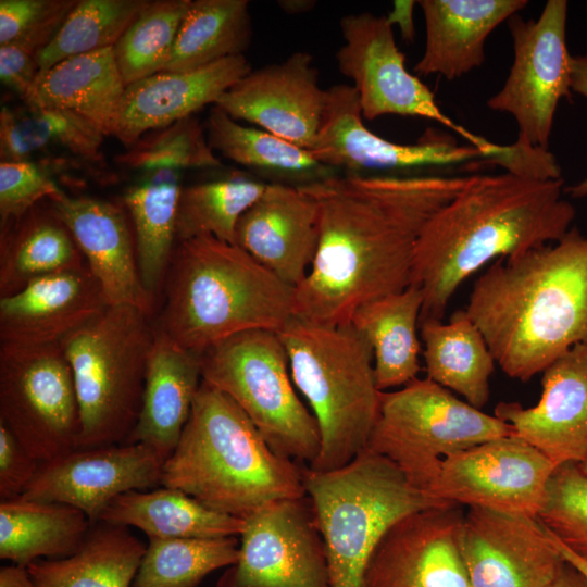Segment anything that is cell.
I'll list each match as a JSON object with an SVG mask.
<instances>
[{"instance_id":"obj_44","label":"cell","mask_w":587,"mask_h":587,"mask_svg":"<svg viewBox=\"0 0 587 587\" xmlns=\"http://www.w3.org/2000/svg\"><path fill=\"white\" fill-rule=\"evenodd\" d=\"M537 517L570 551L587 561V475L576 463L554 470Z\"/></svg>"},{"instance_id":"obj_42","label":"cell","mask_w":587,"mask_h":587,"mask_svg":"<svg viewBox=\"0 0 587 587\" xmlns=\"http://www.w3.org/2000/svg\"><path fill=\"white\" fill-rule=\"evenodd\" d=\"M148 0H78L54 38L37 53L39 73L116 41Z\"/></svg>"},{"instance_id":"obj_15","label":"cell","mask_w":587,"mask_h":587,"mask_svg":"<svg viewBox=\"0 0 587 587\" xmlns=\"http://www.w3.org/2000/svg\"><path fill=\"white\" fill-rule=\"evenodd\" d=\"M245 521L237 561L216 587H329L325 546L308 496L271 502Z\"/></svg>"},{"instance_id":"obj_11","label":"cell","mask_w":587,"mask_h":587,"mask_svg":"<svg viewBox=\"0 0 587 587\" xmlns=\"http://www.w3.org/2000/svg\"><path fill=\"white\" fill-rule=\"evenodd\" d=\"M0 422L40 464L78 449L79 405L61 344H0Z\"/></svg>"},{"instance_id":"obj_50","label":"cell","mask_w":587,"mask_h":587,"mask_svg":"<svg viewBox=\"0 0 587 587\" xmlns=\"http://www.w3.org/2000/svg\"><path fill=\"white\" fill-rule=\"evenodd\" d=\"M0 587H35V584L26 566L12 563L1 566Z\"/></svg>"},{"instance_id":"obj_55","label":"cell","mask_w":587,"mask_h":587,"mask_svg":"<svg viewBox=\"0 0 587 587\" xmlns=\"http://www.w3.org/2000/svg\"><path fill=\"white\" fill-rule=\"evenodd\" d=\"M564 192L575 199L587 197V177L575 185L564 187Z\"/></svg>"},{"instance_id":"obj_45","label":"cell","mask_w":587,"mask_h":587,"mask_svg":"<svg viewBox=\"0 0 587 587\" xmlns=\"http://www.w3.org/2000/svg\"><path fill=\"white\" fill-rule=\"evenodd\" d=\"M78 0H0V46L38 53L54 38Z\"/></svg>"},{"instance_id":"obj_9","label":"cell","mask_w":587,"mask_h":587,"mask_svg":"<svg viewBox=\"0 0 587 587\" xmlns=\"http://www.w3.org/2000/svg\"><path fill=\"white\" fill-rule=\"evenodd\" d=\"M202 380L230 397L279 457L310 466L321 448L314 415L296 392L277 332L234 335L201 355Z\"/></svg>"},{"instance_id":"obj_29","label":"cell","mask_w":587,"mask_h":587,"mask_svg":"<svg viewBox=\"0 0 587 587\" xmlns=\"http://www.w3.org/2000/svg\"><path fill=\"white\" fill-rule=\"evenodd\" d=\"M422 307V289L411 284L400 292L364 303L351 317L350 323L372 347L380 391L407 385L421 371L417 328Z\"/></svg>"},{"instance_id":"obj_7","label":"cell","mask_w":587,"mask_h":587,"mask_svg":"<svg viewBox=\"0 0 587 587\" xmlns=\"http://www.w3.org/2000/svg\"><path fill=\"white\" fill-rule=\"evenodd\" d=\"M303 477L325 546L329 587H365L373 552L394 523L450 504L413 488L389 460L367 449L336 470L304 466Z\"/></svg>"},{"instance_id":"obj_12","label":"cell","mask_w":587,"mask_h":587,"mask_svg":"<svg viewBox=\"0 0 587 587\" xmlns=\"http://www.w3.org/2000/svg\"><path fill=\"white\" fill-rule=\"evenodd\" d=\"M344 43L336 52L339 72L350 80L365 120L387 114L428 118L494 157L496 163L504 145L494 143L454 123L436 102L434 92L405 67L386 16L371 12L350 13L339 22Z\"/></svg>"},{"instance_id":"obj_35","label":"cell","mask_w":587,"mask_h":587,"mask_svg":"<svg viewBox=\"0 0 587 587\" xmlns=\"http://www.w3.org/2000/svg\"><path fill=\"white\" fill-rule=\"evenodd\" d=\"M92 524L68 504L28 500L0 501V558L28 566L39 558L61 559L75 553Z\"/></svg>"},{"instance_id":"obj_48","label":"cell","mask_w":587,"mask_h":587,"mask_svg":"<svg viewBox=\"0 0 587 587\" xmlns=\"http://www.w3.org/2000/svg\"><path fill=\"white\" fill-rule=\"evenodd\" d=\"M39 72L35 51L14 43L0 46L1 83L22 100L30 92Z\"/></svg>"},{"instance_id":"obj_26","label":"cell","mask_w":587,"mask_h":587,"mask_svg":"<svg viewBox=\"0 0 587 587\" xmlns=\"http://www.w3.org/2000/svg\"><path fill=\"white\" fill-rule=\"evenodd\" d=\"M425 49L417 75L459 78L485 61V42L501 23L524 9L526 0H420Z\"/></svg>"},{"instance_id":"obj_2","label":"cell","mask_w":587,"mask_h":587,"mask_svg":"<svg viewBox=\"0 0 587 587\" xmlns=\"http://www.w3.org/2000/svg\"><path fill=\"white\" fill-rule=\"evenodd\" d=\"M563 192V178L473 174L429 220L416 243L411 284L423 292L419 325L442 321L459 286L489 261L560 240L576 215Z\"/></svg>"},{"instance_id":"obj_38","label":"cell","mask_w":587,"mask_h":587,"mask_svg":"<svg viewBox=\"0 0 587 587\" xmlns=\"http://www.w3.org/2000/svg\"><path fill=\"white\" fill-rule=\"evenodd\" d=\"M248 0H191L163 72H185L241 55L252 39Z\"/></svg>"},{"instance_id":"obj_1","label":"cell","mask_w":587,"mask_h":587,"mask_svg":"<svg viewBox=\"0 0 587 587\" xmlns=\"http://www.w3.org/2000/svg\"><path fill=\"white\" fill-rule=\"evenodd\" d=\"M472 176L337 174L301 186L317 203L320 237L295 315L349 324L364 303L404 290L423 229Z\"/></svg>"},{"instance_id":"obj_25","label":"cell","mask_w":587,"mask_h":587,"mask_svg":"<svg viewBox=\"0 0 587 587\" xmlns=\"http://www.w3.org/2000/svg\"><path fill=\"white\" fill-rule=\"evenodd\" d=\"M243 54L200 68L160 72L126 86L112 135L126 148L148 132L195 115L251 71Z\"/></svg>"},{"instance_id":"obj_8","label":"cell","mask_w":587,"mask_h":587,"mask_svg":"<svg viewBox=\"0 0 587 587\" xmlns=\"http://www.w3.org/2000/svg\"><path fill=\"white\" fill-rule=\"evenodd\" d=\"M154 339L150 315L118 304L61 341L79 405L78 449L126 444L140 414Z\"/></svg>"},{"instance_id":"obj_18","label":"cell","mask_w":587,"mask_h":587,"mask_svg":"<svg viewBox=\"0 0 587 587\" xmlns=\"http://www.w3.org/2000/svg\"><path fill=\"white\" fill-rule=\"evenodd\" d=\"M327 89L320 86L313 55L298 51L285 60L251 70L215 103L245 121L311 150L321 128Z\"/></svg>"},{"instance_id":"obj_39","label":"cell","mask_w":587,"mask_h":587,"mask_svg":"<svg viewBox=\"0 0 587 587\" xmlns=\"http://www.w3.org/2000/svg\"><path fill=\"white\" fill-rule=\"evenodd\" d=\"M267 183L233 173L220 179L182 187L176 242L210 235L235 245L238 221L260 198Z\"/></svg>"},{"instance_id":"obj_16","label":"cell","mask_w":587,"mask_h":587,"mask_svg":"<svg viewBox=\"0 0 587 587\" xmlns=\"http://www.w3.org/2000/svg\"><path fill=\"white\" fill-rule=\"evenodd\" d=\"M557 467L541 451L512 434L448 457L429 497L537 517Z\"/></svg>"},{"instance_id":"obj_3","label":"cell","mask_w":587,"mask_h":587,"mask_svg":"<svg viewBox=\"0 0 587 587\" xmlns=\"http://www.w3.org/2000/svg\"><path fill=\"white\" fill-rule=\"evenodd\" d=\"M465 310L509 377L542 373L587 342V236L571 227L554 245L498 259L476 279Z\"/></svg>"},{"instance_id":"obj_40","label":"cell","mask_w":587,"mask_h":587,"mask_svg":"<svg viewBox=\"0 0 587 587\" xmlns=\"http://www.w3.org/2000/svg\"><path fill=\"white\" fill-rule=\"evenodd\" d=\"M239 540L149 538L132 587H198L212 572L237 561Z\"/></svg>"},{"instance_id":"obj_23","label":"cell","mask_w":587,"mask_h":587,"mask_svg":"<svg viewBox=\"0 0 587 587\" xmlns=\"http://www.w3.org/2000/svg\"><path fill=\"white\" fill-rule=\"evenodd\" d=\"M319 237L315 199L301 186L267 183L238 221L235 245L296 288L314 261Z\"/></svg>"},{"instance_id":"obj_43","label":"cell","mask_w":587,"mask_h":587,"mask_svg":"<svg viewBox=\"0 0 587 587\" xmlns=\"http://www.w3.org/2000/svg\"><path fill=\"white\" fill-rule=\"evenodd\" d=\"M123 167L140 173L172 167L215 168L222 165L195 115L142 135L116 158Z\"/></svg>"},{"instance_id":"obj_5","label":"cell","mask_w":587,"mask_h":587,"mask_svg":"<svg viewBox=\"0 0 587 587\" xmlns=\"http://www.w3.org/2000/svg\"><path fill=\"white\" fill-rule=\"evenodd\" d=\"M303 469L277 455L239 405L202 380L161 486L246 520L271 502L307 496Z\"/></svg>"},{"instance_id":"obj_53","label":"cell","mask_w":587,"mask_h":587,"mask_svg":"<svg viewBox=\"0 0 587 587\" xmlns=\"http://www.w3.org/2000/svg\"><path fill=\"white\" fill-rule=\"evenodd\" d=\"M315 0H278L280 10L290 15L303 14L312 11L316 5Z\"/></svg>"},{"instance_id":"obj_32","label":"cell","mask_w":587,"mask_h":587,"mask_svg":"<svg viewBox=\"0 0 587 587\" xmlns=\"http://www.w3.org/2000/svg\"><path fill=\"white\" fill-rule=\"evenodd\" d=\"M204 129L213 151L270 178V183L305 186L340 174L310 150L255 126H245L215 105Z\"/></svg>"},{"instance_id":"obj_41","label":"cell","mask_w":587,"mask_h":587,"mask_svg":"<svg viewBox=\"0 0 587 587\" xmlns=\"http://www.w3.org/2000/svg\"><path fill=\"white\" fill-rule=\"evenodd\" d=\"M191 0L147 1L113 47L125 85L163 72Z\"/></svg>"},{"instance_id":"obj_22","label":"cell","mask_w":587,"mask_h":587,"mask_svg":"<svg viewBox=\"0 0 587 587\" xmlns=\"http://www.w3.org/2000/svg\"><path fill=\"white\" fill-rule=\"evenodd\" d=\"M71 232L109 305H132L152 315L155 301L141 282L136 245L124 210L102 199L68 196L47 199Z\"/></svg>"},{"instance_id":"obj_20","label":"cell","mask_w":587,"mask_h":587,"mask_svg":"<svg viewBox=\"0 0 587 587\" xmlns=\"http://www.w3.org/2000/svg\"><path fill=\"white\" fill-rule=\"evenodd\" d=\"M463 514L450 503L398 520L373 552L365 587H471L460 549Z\"/></svg>"},{"instance_id":"obj_46","label":"cell","mask_w":587,"mask_h":587,"mask_svg":"<svg viewBox=\"0 0 587 587\" xmlns=\"http://www.w3.org/2000/svg\"><path fill=\"white\" fill-rule=\"evenodd\" d=\"M62 163L52 160L0 162V227L61 191L52 170Z\"/></svg>"},{"instance_id":"obj_36","label":"cell","mask_w":587,"mask_h":587,"mask_svg":"<svg viewBox=\"0 0 587 587\" xmlns=\"http://www.w3.org/2000/svg\"><path fill=\"white\" fill-rule=\"evenodd\" d=\"M146 547L128 527L98 522L72 555L27 569L35 587H132Z\"/></svg>"},{"instance_id":"obj_30","label":"cell","mask_w":587,"mask_h":587,"mask_svg":"<svg viewBox=\"0 0 587 587\" xmlns=\"http://www.w3.org/2000/svg\"><path fill=\"white\" fill-rule=\"evenodd\" d=\"M0 230V297L20 291L42 275L87 265L47 200Z\"/></svg>"},{"instance_id":"obj_37","label":"cell","mask_w":587,"mask_h":587,"mask_svg":"<svg viewBox=\"0 0 587 587\" xmlns=\"http://www.w3.org/2000/svg\"><path fill=\"white\" fill-rule=\"evenodd\" d=\"M104 134L86 117L61 109L2 107L0 158L3 162L32 161L39 152L64 150L75 158L100 159Z\"/></svg>"},{"instance_id":"obj_21","label":"cell","mask_w":587,"mask_h":587,"mask_svg":"<svg viewBox=\"0 0 587 587\" xmlns=\"http://www.w3.org/2000/svg\"><path fill=\"white\" fill-rule=\"evenodd\" d=\"M537 404L499 402L494 415L508 423L557 466L587 457V342L564 352L542 372Z\"/></svg>"},{"instance_id":"obj_14","label":"cell","mask_w":587,"mask_h":587,"mask_svg":"<svg viewBox=\"0 0 587 587\" xmlns=\"http://www.w3.org/2000/svg\"><path fill=\"white\" fill-rule=\"evenodd\" d=\"M354 88L337 84L327 89L321 128L310 150L322 163L345 174L408 175L426 167L449 166L482 159L494 164L484 150L460 145L449 135L428 129L415 143H398L382 138L363 123Z\"/></svg>"},{"instance_id":"obj_24","label":"cell","mask_w":587,"mask_h":587,"mask_svg":"<svg viewBox=\"0 0 587 587\" xmlns=\"http://www.w3.org/2000/svg\"><path fill=\"white\" fill-rule=\"evenodd\" d=\"M107 305L87 265L42 275L0 297V344H61Z\"/></svg>"},{"instance_id":"obj_47","label":"cell","mask_w":587,"mask_h":587,"mask_svg":"<svg viewBox=\"0 0 587 587\" xmlns=\"http://www.w3.org/2000/svg\"><path fill=\"white\" fill-rule=\"evenodd\" d=\"M40 463L0 422V499L21 497L36 476Z\"/></svg>"},{"instance_id":"obj_54","label":"cell","mask_w":587,"mask_h":587,"mask_svg":"<svg viewBox=\"0 0 587 587\" xmlns=\"http://www.w3.org/2000/svg\"><path fill=\"white\" fill-rule=\"evenodd\" d=\"M548 530V529H547ZM555 547L560 551L563 559L575 566L577 570H579L586 577H587V561L580 559L576 554H574L572 551H570L563 544H561L549 530Z\"/></svg>"},{"instance_id":"obj_17","label":"cell","mask_w":587,"mask_h":587,"mask_svg":"<svg viewBox=\"0 0 587 587\" xmlns=\"http://www.w3.org/2000/svg\"><path fill=\"white\" fill-rule=\"evenodd\" d=\"M461 555L471 587H547L565 560L538 517L469 507Z\"/></svg>"},{"instance_id":"obj_33","label":"cell","mask_w":587,"mask_h":587,"mask_svg":"<svg viewBox=\"0 0 587 587\" xmlns=\"http://www.w3.org/2000/svg\"><path fill=\"white\" fill-rule=\"evenodd\" d=\"M419 327L426 377L480 410L489 399L496 361L466 310L453 312L448 323L428 320Z\"/></svg>"},{"instance_id":"obj_28","label":"cell","mask_w":587,"mask_h":587,"mask_svg":"<svg viewBox=\"0 0 587 587\" xmlns=\"http://www.w3.org/2000/svg\"><path fill=\"white\" fill-rule=\"evenodd\" d=\"M125 88L109 47L67 58L39 73L23 102L75 112L111 136Z\"/></svg>"},{"instance_id":"obj_52","label":"cell","mask_w":587,"mask_h":587,"mask_svg":"<svg viewBox=\"0 0 587 587\" xmlns=\"http://www.w3.org/2000/svg\"><path fill=\"white\" fill-rule=\"evenodd\" d=\"M547 587H587V577L565 561L561 571Z\"/></svg>"},{"instance_id":"obj_4","label":"cell","mask_w":587,"mask_h":587,"mask_svg":"<svg viewBox=\"0 0 587 587\" xmlns=\"http://www.w3.org/2000/svg\"><path fill=\"white\" fill-rule=\"evenodd\" d=\"M162 289L155 328L199 355L247 330L277 332L295 315V287L210 235L176 242Z\"/></svg>"},{"instance_id":"obj_51","label":"cell","mask_w":587,"mask_h":587,"mask_svg":"<svg viewBox=\"0 0 587 587\" xmlns=\"http://www.w3.org/2000/svg\"><path fill=\"white\" fill-rule=\"evenodd\" d=\"M571 89L587 99V50L583 54L572 55Z\"/></svg>"},{"instance_id":"obj_10","label":"cell","mask_w":587,"mask_h":587,"mask_svg":"<svg viewBox=\"0 0 587 587\" xmlns=\"http://www.w3.org/2000/svg\"><path fill=\"white\" fill-rule=\"evenodd\" d=\"M512 434L497 416L428 377H416L398 390L380 392L365 449L389 460L413 488L429 497L448 457Z\"/></svg>"},{"instance_id":"obj_19","label":"cell","mask_w":587,"mask_h":587,"mask_svg":"<svg viewBox=\"0 0 587 587\" xmlns=\"http://www.w3.org/2000/svg\"><path fill=\"white\" fill-rule=\"evenodd\" d=\"M163 463V458L143 444L75 449L41 463L21 497L77 508L93 526L117 496L161 486Z\"/></svg>"},{"instance_id":"obj_27","label":"cell","mask_w":587,"mask_h":587,"mask_svg":"<svg viewBox=\"0 0 587 587\" xmlns=\"http://www.w3.org/2000/svg\"><path fill=\"white\" fill-rule=\"evenodd\" d=\"M201 383V357L155 328L140 414L126 444H143L165 461L179 441Z\"/></svg>"},{"instance_id":"obj_6","label":"cell","mask_w":587,"mask_h":587,"mask_svg":"<svg viewBox=\"0 0 587 587\" xmlns=\"http://www.w3.org/2000/svg\"><path fill=\"white\" fill-rule=\"evenodd\" d=\"M296 388L307 399L321 437L315 461L326 472L345 466L365 450L376 421L373 350L351 324L324 325L294 315L278 330Z\"/></svg>"},{"instance_id":"obj_49","label":"cell","mask_w":587,"mask_h":587,"mask_svg":"<svg viewBox=\"0 0 587 587\" xmlns=\"http://www.w3.org/2000/svg\"><path fill=\"white\" fill-rule=\"evenodd\" d=\"M417 1L396 0L392 10L386 15L387 22L398 26L400 34L405 41H413L415 36L413 11Z\"/></svg>"},{"instance_id":"obj_31","label":"cell","mask_w":587,"mask_h":587,"mask_svg":"<svg viewBox=\"0 0 587 587\" xmlns=\"http://www.w3.org/2000/svg\"><path fill=\"white\" fill-rule=\"evenodd\" d=\"M99 522L136 527L149 538L239 536L246 521L214 511L182 490L162 486L132 490L113 499Z\"/></svg>"},{"instance_id":"obj_34","label":"cell","mask_w":587,"mask_h":587,"mask_svg":"<svg viewBox=\"0 0 587 587\" xmlns=\"http://www.w3.org/2000/svg\"><path fill=\"white\" fill-rule=\"evenodd\" d=\"M180 173L172 167L143 172L124 195L135 232L141 282L155 302L176 245Z\"/></svg>"},{"instance_id":"obj_13","label":"cell","mask_w":587,"mask_h":587,"mask_svg":"<svg viewBox=\"0 0 587 587\" xmlns=\"http://www.w3.org/2000/svg\"><path fill=\"white\" fill-rule=\"evenodd\" d=\"M567 9L566 0H548L537 20L514 14L507 21L513 63L487 107L511 114L519 127L516 140L527 146L548 149L558 104L572 99Z\"/></svg>"},{"instance_id":"obj_56","label":"cell","mask_w":587,"mask_h":587,"mask_svg":"<svg viewBox=\"0 0 587 587\" xmlns=\"http://www.w3.org/2000/svg\"><path fill=\"white\" fill-rule=\"evenodd\" d=\"M577 465H578L579 470H580L585 475H587V457H586V459H585L583 462L578 463Z\"/></svg>"}]
</instances>
